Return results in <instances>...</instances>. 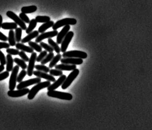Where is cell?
Returning a JSON list of instances; mask_svg holds the SVG:
<instances>
[{
    "label": "cell",
    "mask_w": 152,
    "mask_h": 130,
    "mask_svg": "<svg viewBox=\"0 0 152 130\" xmlns=\"http://www.w3.org/2000/svg\"><path fill=\"white\" fill-rule=\"evenodd\" d=\"M30 89L28 88H24V89H20L17 91L10 90L8 92L7 94L11 97L17 98L22 97L27 94L30 92Z\"/></svg>",
    "instance_id": "11"
},
{
    "label": "cell",
    "mask_w": 152,
    "mask_h": 130,
    "mask_svg": "<svg viewBox=\"0 0 152 130\" xmlns=\"http://www.w3.org/2000/svg\"><path fill=\"white\" fill-rule=\"evenodd\" d=\"M47 55V51H42V52H40L39 55L37 57L36 61L38 62H41L42 60L44 59V58L46 57Z\"/></svg>",
    "instance_id": "37"
},
{
    "label": "cell",
    "mask_w": 152,
    "mask_h": 130,
    "mask_svg": "<svg viewBox=\"0 0 152 130\" xmlns=\"http://www.w3.org/2000/svg\"><path fill=\"white\" fill-rule=\"evenodd\" d=\"M18 25L15 22H5L1 25V28L5 30H13L17 28Z\"/></svg>",
    "instance_id": "22"
},
{
    "label": "cell",
    "mask_w": 152,
    "mask_h": 130,
    "mask_svg": "<svg viewBox=\"0 0 152 130\" xmlns=\"http://www.w3.org/2000/svg\"><path fill=\"white\" fill-rule=\"evenodd\" d=\"M79 73H80V71L78 69L76 68L73 70L69 74L68 77H66L64 83H63V84L61 85L62 89L65 90V89H66L68 87L70 86L71 83H72V82L76 79V77H77V75H79Z\"/></svg>",
    "instance_id": "5"
},
{
    "label": "cell",
    "mask_w": 152,
    "mask_h": 130,
    "mask_svg": "<svg viewBox=\"0 0 152 130\" xmlns=\"http://www.w3.org/2000/svg\"><path fill=\"white\" fill-rule=\"evenodd\" d=\"M62 55L60 54H57L56 56H54L53 58L51 61L49 65V67L50 68H52L56 65V64L61 60V59Z\"/></svg>",
    "instance_id": "27"
},
{
    "label": "cell",
    "mask_w": 152,
    "mask_h": 130,
    "mask_svg": "<svg viewBox=\"0 0 152 130\" xmlns=\"http://www.w3.org/2000/svg\"><path fill=\"white\" fill-rule=\"evenodd\" d=\"M16 48L18 50H21V51H23L30 53H32L34 52V50L32 48L26 46L22 43L21 44V43H18L17 44H16Z\"/></svg>",
    "instance_id": "20"
},
{
    "label": "cell",
    "mask_w": 152,
    "mask_h": 130,
    "mask_svg": "<svg viewBox=\"0 0 152 130\" xmlns=\"http://www.w3.org/2000/svg\"><path fill=\"white\" fill-rule=\"evenodd\" d=\"M20 18L24 23H30V20L29 18L27 17V15L24 13H21L20 14Z\"/></svg>",
    "instance_id": "38"
},
{
    "label": "cell",
    "mask_w": 152,
    "mask_h": 130,
    "mask_svg": "<svg viewBox=\"0 0 152 130\" xmlns=\"http://www.w3.org/2000/svg\"><path fill=\"white\" fill-rule=\"evenodd\" d=\"M61 63L69 65H81L83 62L82 58H64L61 60Z\"/></svg>",
    "instance_id": "13"
},
{
    "label": "cell",
    "mask_w": 152,
    "mask_h": 130,
    "mask_svg": "<svg viewBox=\"0 0 152 130\" xmlns=\"http://www.w3.org/2000/svg\"><path fill=\"white\" fill-rule=\"evenodd\" d=\"M66 78V76L65 75H63L60 76L59 79L57 81H55L52 84H51L49 87H47V90L49 91H53L57 89L61 85H62L63 83H64L65 79Z\"/></svg>",
    "instance_id": "15"
},
{
    "label": "cell",
    "mask_w": 152,
    "mask_h": 130,
    "mask_svg": "<svg viewBox=\"0 0 152 130\" xmlns=\"http://www.w3.org/2000/svg\"><path fill=\"white\" fill-rule=\"evenodd\" d=\"M37 10V7L34 5L27 6V7H23L21 9L22 13L25 14L33 13V12H35Z\"/></svg>",
    "instance_id": "24"
},
{
    "label": "cell",
    "mask_w": 152,
    "mask_h": 130,
    "mask_svg": "<svg viewBox=\"0 0 152 130\" xmlns=\"http://www.w3.org/2000/svg\"><path fill=\"white\" fill-rule=\"evenodd\" d=\"M4 70V66L2 65H0V73H1Z\"/></svg>",
    "instance_id": "45"
},
{
    "label": "cell",
    "mask_w": 152,
    "mask_h": 130,
    "mask_svg": "<svg viewBox=\"0 0 152 130\" xmlns=\"http://www.w3.org/2000/svg\"><path fill=\"white\" fill-rule=\"evenodd\" d=\"M48 44H50L51 46L53 48L54 51H55V52H56L57 54H60V53L61 52V48L59 46L58 44L55 43V41L51 38H48Z\"/></svg>",
    "instance_id": "25"
},
{
    "label": "cell",
    "mask_w": 152,
    "mask_h": 130,
    "mask_svg": "<svg viewBox=\"0 0 152 130\" xmlns=\"http://www.w3.org/2000/svg\"><path fill=\"white\" fill-rule=\"evenodd\" d=\"M54 24V22L53 21H50L49 22L44 23L38 28V32L40 33H44L47 29L53 27Z\"/></svg>",
    "instance_id": "21"
},
{
    "label": "cell",
    "mask_w": 152,
    "mask_h": 130,
    "mask_svg": "<svg viewBox=\"0 0 152 130\" xmlns=\"http://www.w3.org/2000/svg\"><path fill=\"white\" fill-rule=\"evenodd\" d=\"M51 84V82L48 81L40 82V83L37 84V85L34 86L33 87H32V89L30 90V92L28 93V96H27L28 100H33L37 95V94L38 93V91L42 89L48 87Z\"/></svg>",
    "instance_id": "1"
},
{
    "label": "cell",
    "mask_w": 152,
    "mask_h": 130,
    "mask_svg": "<svg viewBox=\"0 0 152 130\" xmlns=\"http://www.w3.org/2000/svg\"><path fill=\"white\" fill-rule=\"evenodd\" d=\"M27 74V71L24 70H22L21 72H20V74L18 76L17 82L19 83H21Z\"/></svg>",
    "instance_id": "34"
},
{
    "label": "cell",
    "mask_w": 152,
    "mask_h": 130,
    "mask_svg": "<svg viewBox=\"0 0 152 130\" xmlns=\"http://www.w3.org/2000/svg\"><path fill=\"white\" fill-rule=\"evenodd\" d=\"M37 21L35 19H32L30 21L29 26L28 27L26 30V33L27 34H29L31 33L34 28H36L37 25Z\"/></svg>",
    "instance_id": "26"
},
{
    "label": "cell",
    "mask_w": 152,
    "mask_h": 130,
    "mask_svg": "<svg viewBox=\"0 0 152 130\" xmlns=\"http://www.w3.org/2000/svg\"><path fill=\"white\" fill-rule=\"evenodd\" d=\"M47 95L51 97L59 98L61 100H70L73 98L72 95L69 93H64L61 91H49L47 92Z\"/></svg>",
    "instance_id": "2"
},
{
    "label": "cell",
    "mask_w": 152,
    "mask_h": 130,
    "mask_svg": "<svg viewBox=\"0 0 152 130\" xmlns=\"http://www.w3.org/2000/svg\"><path fill=\"white\" fill-rule=\"evenodd\" d=\"M2 22H3V17H2V16L0 15V28L1 27V25L3 24Z\"/></svg>",
    "instance_id": "46"
},
{
    "label": "cell",
    "mask_w": 152,
    "mask_h": 130,
    "mask_svg": "<svg viewBox=\"0 0 152 130\" xmlns=\"http://www.w3.org/2000/svg\"><path fill=\"white\" fill-rule=\"evenodd\" d=\"M28 45L31 48H32L33 50H35L37 52H41L42 51V48L40 45H38L36 42L30 41L28 42Z\"/></svg>",
    "instance_id": "30"
},
{
    "label": "cell",
    "mask_w": 152,
    "mask_h": 130,
    "mask_svg": "<svg viewBox=\"0 0 152 130\" xmlns=\"http://www.w3.org/2000/svg\"><path fill=\"white\" fill-rule=\"evenodd\" d=\"M77 23V21L73 18H65L57 21L52 27L53 30H57V29L60 28L63 26L67 25H75Z\"/></svg>",
    "instance_id": "3"
},
{
    "label": "cell",
    "mask_w": 152,
    "mask_h": 130,
    "mask_svg": "<svg viewBox=\"0 0 152 130\" xmlns=\"http://www.w3.org/2000/svg\"><path fill=\"white\" fill-rule=\"evenodd\" d=\"M6 52L8 54L11 55H18V54L20 53V51L18 49H11V48H8L6 50Z\"/></svg>",
    "instance_id": "39"
},
{
    "label": "cell",
    "mask_w": 152,
    "mask_h": 130,
    "mask_svg": "<svg viewBox=\"0 0 152 130\" xmlns=\"http://www.w3.org/2000/svg\"><path fill=\"white\" fill-rule=\"evenodd\" d=\"M58 32L57 30H53L50 32H46V33H42L40 35L36 38V42L37 43H40L45 39L47 38H52L56 37L58 34Z\"/></svg>",
    "instance_id": "12"
},
{
    "label": "cell",
    "mask_w": 152,
    "mask_h": 130,
    "mask_svg": "<svg viewBox=\"0 0 152 130\" xmlns=\"http://www.w3.org/2000/svg\"><path fill=\"white\" fill-rule=\"evenodd\" d=\"M33 74L37 77L46 79L48 81L54 82L56 81V79L53 76L51 75V74H47L46 73H45V72H41V71L38 70L34 71L33 72Z\"/></svg>",
    "instance_id": "16"
},
{
    "label": "cell",
    "mask_w": 152,
    "mask_h": 130,
    "mask_svg": "<svg viewBox=\"0 0 152 130\" xmlns=\"http://www.w3.org/2000/svg\"><path fill=\"white\" fill-rule=\"evenodd\" d=\"M19 69H20V67L18 65H17L14 67L12 70V73L9 81V89L10 90H14L16 88L18 73L19 71Z\"/></svg>",
    "instance_id": "6"
},
{
    "label": "cell",
    "mask_w": 152,
    "mask_h": 130,
    "mask_svg": "<svg viewBox=\"0 0 152 130\" xmlns=\"http://www.w3.org/2000/svg\"><path fill=\"white\" fill-rule=\"evenodd\" d=\"M74 36V33L72 31H70L68 33L61 44V52L64 53L66 51L69 44H70L71 40Z\"/></svg>",
    "instance_id": "9"
},
{
    "label": "cell",
    "mask_w": 152,
    "mask_h": 130,
    "mask_svg": "<svg viewBox=\"0 0 152 130\" xmlns=\"http://www.w3.org/2000/svg\"><path fill=\"white\" fill-rule=\"evenodd\" d=\"M63 58H80L85 59L87 57V54L84 51L74 50L70 51H66L63 53L62 55Z\"/></svg>",
    "instance_id": "4"
},
{
    "label": "cell",
    "mask_w": 152,
    "mask_h": 130,
    "mask_svg": "<svg viewBox=\"0 0 152 130\" xmlns=\"http://www.w3.org/2000/svg\"><path fill=\"white\" fill-rule=\"evenodd\" d=\"M37 70L41 71V72L48 73L50 71V68L46 66H44V65H37L34 67Z\"/></svg>",
    "instance_id": "33"
},
{
    "label": "cell",
    "mask_w": 152,
    "mask_h": 130,
    "mask_svg": "<svg viewBox=\"0 0 152 130\" xmlns=\"http://www.w3.org/2000/svg\"><path fill=\"white\" fill-rule=\"evenodd\" d=\"M8 41L10 46H14L16 45V39H15V33L13 30H10L8 35Z\"/></svg>",
    "instance_id": "23"
},
{
    "label": "cell",
    "mask_w": 152,
    "mask_h": 130,
    "mask_svg": "<svg viewBox=\"0 0 152 130\" xmlns=\"http://www.w3.org/2000/svg\"><path fill=\"white\" fill-rule=\"evenodd\" d=\"M37 58V54L36 52H33L31 55L30 58L29 60V64L27 67V74L29 77H31L33 74L34 64Z\"/></svg>",
    "instance_id": "10"
},
{
    "label": "cell",
    "mask_w": 152,
    "mask_h": 130,
    "mask_svg": "<svg viewBox=\"0 0 152 130\" xmlns=\"http://www.w3.org/2000/svg\"><path fill=\"white\" fill-rule=\"evenodd\" d=\"M41 81V79L39 77L32 78V79H29L28 80L22 81L17 86V89L18 90H20V89L26 88L27 87L30 86V85H34L35 84L40 83Z\"/></svg>",
    "instance_id": "8"
},
{
    "label": "cell",
    "mask_w": 152,
    "mask_h": 130,
    "mask_svg": "<svg viewBox=\"0 0 152 130\" xmlns=\"http://www.w3.org/2000/svg\"><path fill=\"white\" fill-rule=\"evenodd\" d=\"M14 62L17 64L19 67H20L22 70H25L27 68V65L26 64L25 61L23 60L16 58L14 59Z\"/></svg>",
    "instance_id": "28"
},
{
    "label": "cell",
    "mask_w": 152,
    "mask_h": 130,
    "mask_svg": "<svg viewBox=\"0 0 152 130\" xmlns=\"http://www.w3.org/2000/svg\"><path fill=\"white\" fill-rule=\"evenodd\" d=\"M0 40L5 42L8 40V38L6 37V35H4L3 33L0 32Z\"/></svg>",
    "instance_id": "44"
},
{
    "label": "cell",
    "mask_w": 152,
    "mask_h": 130,
    "mask_svg": "<svg viewBox=\"0 0 152 130\" xmlns=\"http://www.w3.org/2000/svg\"><path fill=\"white\" fill-rule=\"evenodd\" d=\"M14 60L11 55L8 54L6 56V70L8 72L12 71L13 68Z\"/></svg>",
    "instance_id": "19"
},
{
    "label": "cell",
    "mask_w": 152,
    "mask_h": 130,
    "mask_svg": "<svg viewBox=\"0 0 152 130\" xmlns=\"http://www.w3.org/2000/svg\"><path fill=\"white\" fill-rule=\"evenodd\" d=\"M35 20L37 21V22L44 23L51 21V18L48 16H37L36 17Z\"/></svg>",
    "instance_id": "29"
},
{
    "label": "cell",
    "mask_w": 152,
    "mask_h": 130,
    "mask_svg": "<svg viewBox=\"0 0 152 130\" xmlns=\"http://www.w3.org/2000/svg\"><path fill=\"white\" fill-rule=\"evenodd\" d=\"M0 63L1 65L4 66L6 64V59L4 53L1 51H0Z\"/></svg>",
    "instance_id": "41"
},
{
    "label": "cell",
    "mask_w": 152,
    "mask_h": 130,
    "mask_svg": "<svg viewBox=\"0 0 152 130\" xmlns=\"http://www.w3.org/2000/svg\"><path fill=\"white\" fill-rule=\"evenodd\" d=\"M49 72H50V74L55 77H60L63 74V71L56 70V69L55 70L52 69L50 70Z\"/></svg>",
    "instance_id": "35"
},
{
    "label": "cell",
    "mask_w": 152,
    "mask_h": 130,
    "mask_svg": "<svg viewBox=\"0 0 152 130\" xmlns=\"http://www.w3.org/2000/svg\"><path fill=\"white\" fill-rule=\"evenodd\" d=\"M70 28V25H67V26H64V27L62 29L60 33H58V34L57 35V44H61L65 36L69 32Z\"/></svg>",
    "instance_id": "14"
},
{
    "label": "cell",
    "mask_w": 152,
    "mask_h": 130,
    "mask_svg": "<svg viewBox=\"0 0 152 130\" xmlns=\"http://www.w3.org/2000/svg\"><path fill=\"white\" fill-rule=\"evenodd\" d=\"M9 72L6 71L5 72H3V73H1L0 74V81H3L4 79H6L9 77Z\"/></svg>",
    "instance_id": "42"
},
{
    "label": "cell",
    "mask_w": 152,
    "mask_h": 130,
    "mask_svg": "<svg viewBox=\"0 0 152 130\" xmlns=\"http://www.w3.org/2000/svg\"><path fill=\"white\" fill-rule=\"evenodd\" d=\"M38 35H39V32H38V31H34L33 32H31V33L28 34L27 36L25 37L23 39H22L21 41V43L22 44L28 43L32 39L37 38Z\"/></svg>",
    "instance_id": "18"
},
{
    "label": "cell",
    "mask_w": 152,
    "mask_h": 130,
    "mask_svg": "<svg viewBox=\"0 0 152 130\" xmlns=\"http://www.w3.org/2000/svg\"><path fill=\"white\" fill-rule=\"evenodd\" d=\"M18 55L20 56V57L22 58V60H24L25 62H28L30 58L28 57V56L26 55L25 52L23 51H20L18 54Z\"/></svg>",
    "instance_id": "40"
},
{
    "label": "cell",
    "mask_w": 152,
    "mask_h": 130,
    "mask_svg": "<svg viewBox=\"0 0 152 130\" xmlns=\"http://www.w3.org/2000/svg\"><path fill=\"white\" fill-rule=\"evenodd\" d=\"M6 15L10 18L11 19L13 20L18 25L20 26V27L23 30H26L27 27L26 26L25 23L20 18V17H18V16L14 13L13 12L11 11H8L6 13Z\"/></svg>",
    "instance_id": "7"
},
{
    "label": "cell",
    "mask_w": 152,
    "mask_h": 130,
    "mask_svg": "<svg viewBox=\"0 0 152 130\" xmlns=\"http://www.w3.org/2000/svg\"><path fill=\"white\" fill-rule=\"evenodd\" d=\"M22 29L20 27L19 28H17L15 29V39H16V41L17 43H20V41H21V36H22Z\"/></svg>",
    "instance_id": "32"
},
{
    "label": "cell",
    "mask_w": 152,
    "mask_h": 130,
    "mask_svg": "<svg viewBox=\"0 0 152 130\" xmlns=\"http://www.w3.org/2000/svg\"><path fill=\"white\" fill-rule=\"evenodd\" d=\"M54 57V54L53 52H49V53L46 55L44 60L41 62L42 65H45L52 60V59Z\"/></svg>",
    "instance_id": "31"
},
{
    "label": "cell",
    "mask_w": 152,
    "mask_h": 130,
    "mask_svg": "<svg viewBox=\"0 0 152 130\" xmlns=\"http://www.w3.org/2000/svg\"><path fill=\"white\" fill-rule=\"evenodd\" d=\"M55 69L61 71H73L77 68L75 65H69L66 64H61L55 66Z\"/></svg>",
    "instance_id": "17"
},
{
    "label": "cell",
    "mask_w": 152,
    "mask_h": 130,
    "mask_svg": "<svg viewBox=\"0 0 152 130\" xmlns=\"http://www.w3.org/2000/svg\"><path fill=\"white\" fill-rule=\"evenodd\" d=\"M41 46L42 47V48L43 49H45L46 51H47L49 52H53L54 51L52 47L50 45H48L47 44H46V43H44V42H40Z\"/></svg>",
    "instance_id": "36"
},
{
    "label": "cell",
    "mask_w": 152,
    "mask_h": 130,
    "mask_svg": "<svg viewBox=\"0 0 152 130\" xmlns=\"http://www.w3.org/2000/svg\"><path fill=\"white\" fill-rule=\"evenodd\" d=\"M10 45L9 44L5 42H0V50L2 49H8L10 48Z\"/></svg>",
    "instance_id": "43"
}]
</instances>
